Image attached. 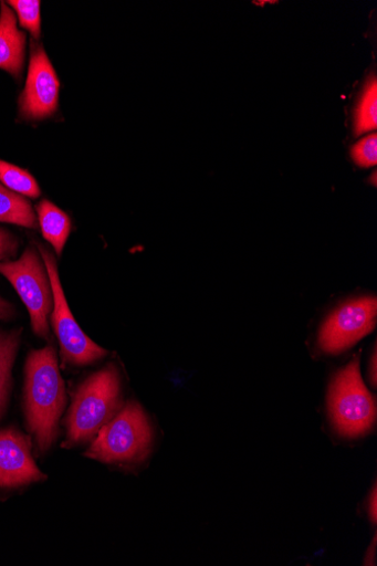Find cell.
<instances>
[{
    "label": "cell",
    "instance_id": "21",
    "mask_svg": "<svg viewBox=\"0 0 377 566\" xmlns=\"http://www.w3.org/2000/svg\"><path fill=\"white\" fill-rule=\"evenodd\" d=\"M371 368H373V373L370 374L371 378H373L371 382L374 386H376V353H374V355H373Z\"/></svg>",
    "mask_w": 377,
    "mask_h": 566
},
{
    "label": "cell",
    "instance_id": "12",
    "mask_svg": "<svg viewBox=\"0 0 377 566\" xmlns=\"http://www.w3.org/2000/svg\"><path fill=\"white\" fill-rule=\"evenodd\" d=\"M0 222L32 230L38 228L31 202L3 185H0Z\"/></svg>",
    "mask_w": 377,
    "mask_h": 566
},
{
    "label": "cell",
    "instance_id": "11",
    "mask_svg": "<svg viewBox=\"0 0 377 566\" xmlns=\"http://www.w3.org/2000/svg\"><path fill=\"white\" fill-rule=\"evenodd\" d=\"M36 212L44 239L61 256L72 232L70 217L49 200H42L36 206Z\"/></svg>",
    "mask_w": 377,
    "mask_h": 566
},
{
    "label": "cell",
    "instance_id": "10",
    "mask_svg": "<svg viewBox=\"0 0 377 566\" xmlns=\"http://www.w3.org/2000/svg\"><path fill=\"white\" fill-rule=\"evenodd\" d=\"M25 34L6 2L0 4V70L21 81L25 59Z\"/></svg>",
    "mask_w": 377,
    "mask_h": 566
},
{
    "label": "cell",
    "instance_id": "5",
    "mask_svg": "<svg viewBox=\"0 0 377 566\" xmlns=\"http://www.w3.org/2000/svg\"><path fill=\"white\" fill-rule=\"evenodd\" d=\"M38 247L52 287L51 324L61 344L63 361L74 367H86L100 361L107 352L87 337L76 323L62 287L55 255L42 244Z\"/></svg>",
    "mask_w": 377,
    "mask_h": 566
},
{
    "label": "cell",
    "instance_id": "16",
    "mask_svg": "<svg viewBox=\"0 0 377 566\" xmlns=\"http://www.w3.org/2000/svg\"><path fill=\"white\" fill-rule=\"evenodd\" d=\"M11 8L17 12L22 28L30 31L34 40L41 35V14L39 0H11Z\"/></svg>",
    "mask_w": 377,
    "mask_h": 566
},
{
    "label": "cell",
    "instance_id": "4",
    "mask_svg": "<svg viewBox=\"0 0 377 566\" xmlns=\"http://www.w3.org/2000/svg\"><path fill=\"white\" fill-rule=\"evenodd\" d=\"M328 406L332 422L342 437L356 439L373 429L376 402L362 379L358 356L334 378Z\"/></svg>",
    "mask_w": 377,
    "mask_h": 566
},
{
    "label": "cell",
    "instance_id": "17",
    "mask_svg": "<svg viewBox=\"0 0 377 566\" xmlns=\"http://www.w3.org/2000/svg\"><path fill=\"white\" fill-rule=\"evenodd\" d=\"M352 157L354 161L364 168L375 167L377 164V136L369 135L352 148Z\"/></svg>",
    "mask_w": 377,
    "mask_h": 566
},
{
    "label": "cell",
    "instance_id": "7",
    "mask_svg": "<svg viewBox=\"0 0 377 566\" xmlns=\"http://www.w3.org/2000/svg\"><path fill=\"white\" fill-rule=\"evenodd\" d=\"M377 319V300L364 296L346 302L323 324L318 344L323 352L341 354L373 332Z\"/></svg>",
    "mask_w": 377,
    "mask_h": 566
},
{
    "label": "cell",
    "instance_id": "20",
    "mask_svg": "<svg viewBox=\"0 0 377 566\" xmlns=\"http://www.w3.org/2000/svg\"><path fill=\"white\" fill-rule=\"evenodd\" d=\"M369 514L371 516V521L374 523H376V517H377V513H376V488H374V490L371 492V500L369 502Z\"/></svg>",
    "mask_w": 377,
    "mask_h": 566
},
{
    "label": "cell",
    "instance_id": "19",
    "mask_svg": "<svg viewBox=\"0 0 377 566\" xmlns=\"http://www.w3.org/2000/svg\"><path fill=\"white\" fill-rule=\"evenodd\" d=\"M14 316L15 307L3 297H0V319L11 321Z\"/></svg>",
    "mask_w": 377,
    "mask_h": 566
},
{
    "label": "cell",
    "instance_id": "6",
    "mask_svg": "<svg viewBox=\"0 0 377 566\" xmlns=\"http://www.w3.org/2000/svg\"><path fill=\"white\" fill-rule=\"evenodd\" d=\"M0 274L10 281L25 304L34 334L48 339L53 294L48 271L36 248L29 247L19 261L0 263Z\"/></svg>",
    "mask_w": 377,
    "mask_h": 566
},
{
    "label": "cell",
    "instance_id": "15",
    "mask_svg": "<svg viewBox=\"0 0 377 566\" xmlns=\"http://www.w3.org/2000/svg\"><path fill=\"white\" fill-rule=\"evenodd\" d=\"M0 181L12 191L30 198H38L41 195L38 182L28 171L2 160H0Z\"/></svg>",
    "mask_w": 377,
    "mask_h": 566
},
{
    "label": "cell",
    "instance_id": "3",
    "mask_svg": "<svg viewBox=\"0 0 377 566\" xmlns=\"http://www.w3.org/2000/svg\"><path fill=\"white\" fill-rule=\"evenodd\" d=\"M154 433L142 406L130 401L103 427L85 455L112 465H136L148 455Z\"/></svg>",
    "mask_w": 377,
    "mask_h": 566
},
{
    "label": "cell",
    "instance_id": "14",
    "mask_svg": "<svg viewBox=\"0 0 377 566\" xmlns=\"http://www.w3.org/2000/svg\"><path fill=\"white\" fill-rule=\"evenodd\" d=\"M377 127V83L376 77L367 83L356 112V135L375 130Z\"/></svg>",
    "mask_w": 377,
    "mask_h": 566
},
{
    "label": "cell",
    "instance_id": "2",
    "mask_svg": "<svg viewBox=\"0 0 377 566\" xmlns=\"http://www.w3.org/2000/svg\"><path fill=\"white\" fill-rule=\"evenodd\" d=\"M123 408L121 375L111 365L88 377L76 390L66 419L67 440L72 448L90 442Z\"/></svg>",
    "mask_w": 377,
    "mask_h": 566
},
{
    "label": "cell",
    "instance_id": "1",
    "mask_svg": "<svg viewBox=\"0 0 377 566\" xmlns=\"http://www.w3.org/2000/svg\"><path fill=\"white\" fill-rule=\"evenodd\" d=\"M66 403L56 348L48 345L32 350L25 364L24 411L28 429L41 453L57 440Z\"/></svg>",
    "mask_w": 377,
    "mask_h": 566
},
{
    "label": "cell",
    "instance_id": "9",
    "mask_svg": "<svg viewBox=\"0 0 377 566\" xmlns=\"http://www.w3.org/2000/svg\"><path fill=\"white\" fill-rule=\"evenodd\" d=\"M45 479L32 457L30 437L14 428L0 431V488L17 489Z\"/></svg>",
    "mask_w": 377,
    "mask_h": 566
},
{
    "label": "cell",
    "instance_id": "13",
    "mask_svg": "<svg viewBox=\"0 0 377 566\" xmlns=\"http://www.w3.org/2000/svg\"><path fill=\"white\" fill-rule=\"evenodd\" d=\"M21 340V331L0 333V417L4 413L12 386V369Z\"/></svg>",
    "mask_w": 377,
    "mask_h": 566
},
{
    "label": "cell",
    "instance_id": "18",
    "mask_svg": "<svg viewBox=\"0 0 377 566\" xmlns=\"http://www.w3.org/2000/svg\"><path fill=\"white\" fill-rule=\"evenodd\" d=\"M19 247V239L7 229L0 228V263L15 256Z\"/></svg>",
    "mask_w": 377,
    "mask_h": 566
},
{
    "label": "cell",
    "instance_id": "8",
    "mask_svg": "<svg viewBox=\"0 0 377 566\" xmlns=\"http://www.w3.org/2000/svg\"><path fill=\"white\" fill-rule=\"evenodd\" d=\"M60 88L56 71L53 70L43 46L33 40L28 80L19 101L21 117L35 122L56 114Z\"/></svg>",
    "mask_w": 377,
    "mask_h": 566
}]
</instances>
